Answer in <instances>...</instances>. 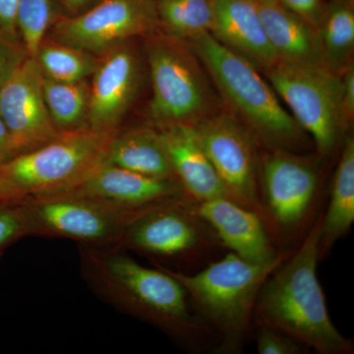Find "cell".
I'll list each match as a JSON object with an SVG mask.
<instances>
[{
	"label": "cell",
	"mask_w": 354,
	"mask_h": 354,
	"mask_svg": "<svg viewBox=\"0 0 354 354\" xmlns=\"http://www.w3.org/2000/svg\"><path fill=\"white\" fill-rule=\"evenodd\" d=\"M88 80L59 82L44 76V101L58 131L85 127L88 121Z\"/></svg>",
	"instance_id": "cell-23"
},
{
	"label": "cell",
	"mask_w": 354,
	"mask_h": 354,
	"mask_svg": "<svg viewBox=\"0 0 354 354\" xmlns=\"http://www.w3.org/2000/svg\"><path fill=\"white\" fill-rule=\"evenodd\" d=\"M158 129L162 133L174 178L186 196L195 203L227 198L194 125L172 124Z\"/></svg>",
	"instance_id": "cell-18"
},
{
	"label": "cell",
	"mask_w": 354,
	"mask_h": 354,
	"mask_svg": "<svg viewBox=\"0 0 354 354\" xmlns=\"http://www.w3.org/2000/svg\"><path fill=\"white\" fill-rule=\"evenodd\" d=\"M194 127L227 199L261 216L258 194L261 145L253 133L234 114L225 113L212 114Z\"/></svg>",
	"instance_id": "cell-11"
},
{
	"label": "cell",
	"mask_w": 354,
	"mask_h": 354,
	"mask_svg": "<svg viewBox=\"0 0 354 354\" xmlns=\"http://www.w3.org/2000/svg\"><path fill=\"white\" fill-rule=\"evenodd\" d=\"M332 184L329 205L321 221L319 256L323 260L339 239L346 236L354 221V139L344 137Z\"/></svg>",
	"instance_id": "cell-21"
},
{
	"label": "cell",
	"mask_w": 354,
	"mask_h": 354,
	"mask_svg": "<svg viewBox=\"0 0 354 354\" xmlns=\"http://www.w3.org/2000/svg\"><path fill=\"white\" fill-rule=\"evenodd\" d=\"M194 206L223 248L241 259L254 264H267L286 257L274 246L264 221L252 209L227 198L194 202Z\"/></svg>",
	"instance_id": "cell-15"
},
{
	"label": "cell",
	"mask_w": 354,
	"mask_h": 354,
	"mask_svg": "<svg viewBox=\"0 0 354 354\" xmlns=\"http://www.w3.org/2000/svg\"><path fill=\"white\" fill-rule=\"evenodd\" d=\"M27 197L22 190L0 176V200L4 201H21Z\"/></svg>",
	"instance_id": "cell-35"
},
{
	"label": "cell",
	"mask_w": 354,
	"mask_h": 354,
	"mask_svg": "<svg viewBox=\"0 0 354 354\" xmlns=\"http://www.w3.org/2000/svg\"><path fill=\"white\" fill-rule=\"evenodd\" d=\"M223 248L215 232L181 195L134 214L115 249L131 251L169 267L200 269L216 260Z\"/></svg>",
	"instance_id": "cell-6"
},
{
	"label": "cell",
	"mask_w": 354,
	"mask_h": 354,
	"mask_svg": "<svg viewBox=\"0 0 354 354\" xmlns=\"http://www.w3.org/2000/svg\"><path fill=\"white\" fill-rule=\"evenodd\" d=\"M252 1H254V2H260V1H262V0H252Z\"/></svg>",
	"instance_id": "cell-36"
},
{
	"label": "cell",
	"mask_w": 354,
	"mask_h": 354,
	"mask_svg": "<svg viewBox=\"0 0 354 354\" xmlns=\"http://www.w3.org/2000/svg\"><path fill=\"white\" fill-rule=\"evenodd\" d=\"M43 81L38 62L29 57L0 88V115L17 156L43 146L60 132L44 101Z\"/></svg>",
	"instance_id": "cell-14"
},
{
	"label": "cell",
	"mask_w": 354,
	"mask_h": 354,
	"mask_svg": "<svg viewBox=\"0 0 354 354\" xmlns=\"http://www.w3.org/2000/svg\"><path fill=\"white\" fill-rule=\"evenodd\" d=\"M114 134L88 125L60 131L43 146L0 165V176L27 197L66 192L104 164Z\"/></svg>",
	"instance_id": "cell-8"
},
{
	"label": "cell",
	"mask_w": 354,
	"mask_h": 354,
	"mask_svg": "<svg viewBox=\"0 0 354 354\" xmlns=\"http://www.w3.org/2000/svg\"><path fill=\"white\" fill-rule=\"evenodd\" d=\"M16 156L17 151L14 145L12 136L0 115V165L6 164Z\"/></svg>",
	"instance_id": "cell-33"
},
{
	"label": "cell",
	"mask_w": 354,
	"mask_h": 354,
	"mask_svg": "<svg viewBox=\"0 0 354 354\" xmlns=\"http://www.w3.org/2000/svg\"><path fill=\"white\" fill-rule=\"evenodd\" d=\"M187 41L236 113L234 115L253 133L261 147L292 152L304 148V130L255 65L223 46L211 32Z\"/></svg>",
	"instance_id": "cell-4"
},
{
	"label": "cell",
	"mask_w": 354,
	"mask_h": 354,
	"mask_svg": "<svg viewBox=\"0 0 354 354\" xmlns=\"http://www.w3.org/2000/svg\"><path fill=\"white\" fill-rule=\"evenodd\" d=\"M291 115L315 144L319 157L341 150L349 127L342 104V78L327 67L279 59L263 72Z\"/></svg>",
	"instance_id": "cell-9"
},
{
	"label": "cell",
	"mask_w": 354,
	"mask_h": 354,
	"mask_svg": "<svg viewBox=\"0 0 354 354\" xmlns=\"http://www.w3.org/2000/svg\"><path fill=\"white\" fill-rule=\"evenodd\" d=\"M353 0H334L328 6L320 27L324 60L328 69L342 74L353 64L354 9Z\"/></svg>",
	"instance_id": "cell-22"
},
{
	"label": "cell",
	"mask_w": 354,
	"mask_h": 354,
	"mask_svg": "<svg viewBox=\"0 0 354 354\" xmlns=\"http://www.w3.org/2000/svg\"><path fill=\"white\" fill-rule=\"evenodd\" d=\"M257 353L259 354H304L309 349L301 342L276 329L254 323Z\"/></svg>",
	"instance_id": "cell-28"
},
{
	"label": "cell",
	"mask_w": 354,
	"mask_h": 354,
	"mask_svg": "<svg viewBox=\"0 0 354 354\" xmlns=\"http://www.w3.org/2000/svg\"><path fill=\"white\" fill-rule=\"evenodd\" d=\"M267 38L279 59L326 67L319 30L286 8L279 0L256 2Z\"/></svg>",
	"instance_id": "cell-19"
},
{
	"label": "cell",
	"mask_w": 354,
	"mask_h": 354,
	"mask_svg": "<svg viewBox=\"0 0 354 354\" xmlns=\"http://www.w3.org/2000/svg\"><path fill=\"white\" fill-rule=\"evenodd\" d=\"M286 258L254 264L230 251L198 272L155 265L184 286L195 311L216 335L215 353L241 354L252 335L254 310L261 288Z\"/></svg>",
	"instance_id": "cell-3"
},
{
	"label": "cell",
	"mask_w": 354,
	"mask_h": 354,
	"mask_svg": "<svg viewBox=\"0 0 354 354\" xmlns=\"http://www.w3.org/2000/svg\"><path fill=\"white\" fill-rule=\"evenodd\" d=\"M29 57L20 38L0 32V88Z\"/></svg>",
	"instance_id": "cell-29"
},
{
	"label": "cell",
	"mask_w": 354,
	"mask_h": 354,
	"mask_svg": "<svg viewBox=\"0 0 354 354\" xmlns=\"http://www.w3.org/2000/svg\"><path fill=\"white\" fill-rule=\"evenodd\" d=\"M133 41L100 55L91 76L88 127L116 133L141 84V60Z\"/></svg>",
	"instance_id": "cell-13"
},
{
	"label": "cell",
	"mask_w": 354,
	"mask_h": 354,
	"mask_svg": "<svg viewBox=\"0 0 354 354\" xmlns=\"http://www.w3.org/2000/svg\"><path fill=\"white\" fill-rule=\"evenodd\" d=\"M21 201L0 200V260L7 249L31 236L29 221Z\"/></svg>",
	"instance_id": "cell-27"
},
{
	"label": "cell",
	"mask_w": 354,
	"mask_h": 354,
	"mask_svg": "<svg viewBox=\"0 0 354 354\" xmlns=\"http://www.w3.org/2000/svg\"><path fill=\"white\" fill-rule=\"evenodd\" d=\"M342 78V104L344 120L351 128L354 116V68L353 64L339 74Z\"/></svg>",
	"instance_id": "cell-31"
},
{
	"label": "cell",
	"mask_w": 354,
	"mask_h": 354,
	"mask_svg": "<svg viewBox=\"0 0 354 354\" xmlns=\"http://www.w3.org/2000/svg\"><path fill=\"white\" fill-rule=\"evenodd\" d=\"M62 15L76 16L92 8L101 0H59Z\"/></svg>",
	"instance_id": "cell-34"
},
{
	"label": "cell",
	"mask_w": 354,
	"mask_h": 354,
	"mask_svg": "<svg viewBox=\"0 0 354 354\" xmlns=\"http://www.w3.org/2000/svg\"><path fill=\"white\" fill-rule=\"evenodd\" d=\"M44 76L59 82H80L94 73L99 57L46 38L34 57Z\"/></svg>",
	"instance_id": "cell-24"
},
{
	"label": "cell",
	"mask_w": 354,
	"mask_h": 354,
	"mask_svg": "<svg viewBox=\"0 0 354 354\" xmlns=\"http://www.w3.org/2000/svg\"><path fill=\"white\" fill-rule=\"evenodd\" d=\"M290 12L319 29L328 6L325 0H279Z\"/></svg>",
	"instance_id": "cell-30"
},
{
	"label": "cell",
	"mask_w": 354,
	"mask_h": 354,
	"mask_svg": "<svg viewBox=\"0 0 354 354\" xmlns=\"http://www.w3.org/2000/svg\"><path fill=\"white\" fill-rule=\"evenodd\" d=\"M315 162L292 151L261 147V218L283 255L293 252L316 220L322 174Z\"/></svg>",
	"instance_id": "cell-5"
},
{
	"label": "cell",
	"mask_w": 354,
	"mask_h": 354,
	"mask_svg": "<svg viewBox=\"0 0 354 354\" xmlns=\"http://www.w3.org/2000/svg\"><path fill=\"white\" fill-rule=\"evenodd\" d=\"M18 2L19 0H0V32L16 38H20L15 22Z\"/></svg>",
	"instance_id": "cell-32"
},
{
	"label": "cell",
	"mask_w": 354,
	"mask_h": 354,
	"mask_svg": "<svg viewBox=\"0 0 354 354\" xmlns=\"http://www.w3.org/2000/svg\"><path fill=\"white\" fill-rule=\"evenodd\" d=\"M144 38L152 81L153 127L195 125L216 113L214 91L190 44L160 27Z\"/></svg>",
	"instance_id": "cell-7"
},
{
	"label": "cell",
	"mask_w": 354,
	"mask_h": 354,
	"mask_svg": "<svg viewBox=\"0 0 354 354\" xmlns=\"http://www.w3.org/2000/svg\"><path fill=\"white\" fill-rule=\"evenodd\" d=\"M62 16L59 0H19L16 29L30 57H34L51 26Z\"/></svg>",
	"instance_id": "cell-26"
},
{
	"label": "cell",
	"mask_w": 354,
	"mask_h": 354,
	"mask_svg": "<svg viewBox=\"0 0 354 354\" xmlns=\"http://www.w3.org/2000/svg\"><path fill=\"white\" fill-rule=\"evenodd\" d=\"M104 164L145 176L174 178L162 133L153 125L118 130L109 144Z\"/></svg>",
	"instance_id": "cell-20"
},
{
	"label": "cell",
	"mask_w": 354,
	"mask_h": 354,
	"mask_svg": "<svg viewBox=\"0 0 354 354\" xmlns=\"http://www.w3.org/2000/svg\"><path fill=\"white\" fill-rule=\"evenodd\" d=\"M66 192L95 198L133 213L185 195L176 179L145 176L104 162Z\"/></svg>",
	"instance_id": "cell-16"
},
{
	"label": "cell",
	"mask_w": 354,
	"mask_h": 354,
	"mask_svg": "<svg viewBox=\"0 0 354 354\" xmlns=\"http://www.w3.org/2000/svg\"><path fill=\"white\" fill-rule=\"evenodd\" d=\"M160 27L157 0H101L76 16H60L48 39L100 57Z\"/></svg>",
	"instance_id": "cell-12"
},
{
	"label": "cell",
	"mask_w": 354,
	"mask_h": 354,
	"mask_svg": "<svg viewBox=\"0 0 354 354\" xmlns=\"http://www.w3.org/2000/svg\"><path fill=\"white\" fill-rule=\"evenodd\" d=\"M157 11L160 29L176 38L190 41L213 31L212 0H157Z\"/></svg>",
	"instance_id": "cell-25"
},
{
	"label": "cell",
	"mask_w": 354,
	"mask_h": 354,
	"mask_svg": "<svg viewBox=\"0 0 354 354\" xmlns=\"http://www.w3.org/2000/svg\"><path fill=\"white\" fill-rule=\"evenodd\" d=\"M323 212L299 245L266 279L256 300L254 323L281 330L320 354H353V339L332 322L318 277Z\"/></svg>",
	"instance_id": "cell-2"
},
{
	"label": "cell",
	"mask_w": 354,
	"mask_h": 354,
	"mask_svg": "<svg viewBox=\"0 0 354 354\" xmlns=\"http://www.w3.org/2000/svg\"><path fill=\"white\" fill-rule=\"evenodd\" d=\"M215 13L211 34L230 50L246 58L260 71L279 58L267 38L259 9L252 0H212Z\"/></svg>",
	"instance_id": "cell-17"
},
{
	"label": "cell",
	"mask_w": 354,
	"mask_h": 354,
	"mask_svg": "<svg viewBox=\"0 0 354 354\" xmlns=\"http://www.w3.org/2000/svg\"><path fill=\"white\" fill-rule=\"evenodd\" d=\"M81 276L114 308L150 324L188 351H215L218 341L184 286L162 268L139 264L120 249L79 245Z\"/></svg>",
	"instance_id": "cell-1"
},
{
	"label": "cell",
	"mask_w": 354,
	"mask_h": 354,
	"mask_svg": "<svg viewBox=\"0 0 354 354\" xmlns=\"http://www.w3.org/2000/svg\"><path fill=\"white\" fill-rule=\"evenodd\" d=\"M21 204L31 236L66 239L100 248L115 249L128 221L136 214L72 192L28 196Z\"/></svg>",
	"instance_id": "cell-10"
}]
</instances>
